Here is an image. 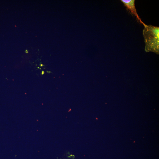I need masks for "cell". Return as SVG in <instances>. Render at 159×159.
<instances>
[{"instance_id":"obj_1","label":"cell","mask_w":159,"mask_h":159,"mask_svg":"<svg viewBox=\"0 0 159 159\" xmlns=\"http://www.w3.org/2000/svg\"><path fill=\"white\" fill-rule=\"evenodd\" d=\"M143 34L145 43V50L158 54L159 53V27L151 25H145Z\"/></svg>"},{"instance_id":"obj_2","label":"cell","mask_w":159,"mask_h":159,"mask_svg":"<svg viewBox=\"0 0 159 159\" xmlns=\"http://www.w3.org/2000/svg\"><path fill=\"white\" fill-rule=\"evenodd\" d=\"M121 1L123 3L127 10L130 11L131 13L134 15L140 22L144 26L145 24L142 21L137 12L135 6V0H121Z\"/></svg>"}]
</instances>
